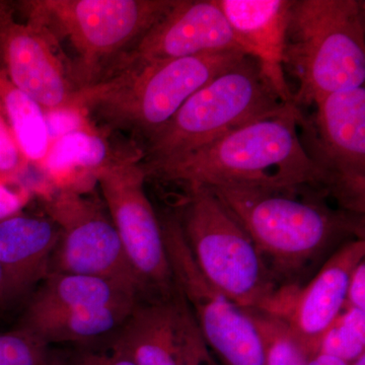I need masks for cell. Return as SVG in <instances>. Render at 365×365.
Wrapping results in <instances>:
<instances>
[{
  "label": "cell",
  "instance_id": "obj_30",
  "mask_svg": "<svg viewBox=\"0 0 365 365\" xmlns=\"http://www.w3.org/2000/svg\"><path fill=\"white\" fill-rule=\"evenodd\" d=\"M16 306L13 299V295L7 284L6 276L0 266V314L6 313L9 309Z\"/></svg>",
  "mask_w": 365,
  "mask_h": 365
},
{
  "label": "cell",
  "instance_id": "obj_1",
  "mask_svg": "<svg viewBox=\"0 0 365 365\" xmlns=\"http://www.w3.org/2000/svg\"><path fill=\"white\" fill-rule=\"evenodd\" d=\"M246 230L262 260L283 288L302 280L332 249L364 239V215L333 206L309 187L208 188Z\"/></svg>",
  "mask_w": 365,
  "mask_h": 365
},
{
  "label": "cell",
  "instance_id": "obj_16",
  "mask_svg": "<svg viewBox=\"0 0 365 365\" xmlns=\"http://www.w3.org/2000/svg\"><path fill=\"white\" fill-rule=\"evenodd\" d=\"M237 42L260 62L285 102H294L283 69L285 34L292 0H216Z\"/></svg>",
  "mask_w": 365,
  "mask_h": 365
},
{
  "label": "cell",
  "instance_id": "obj_23",
  "mask_svg": "<svg viewBox=\"0 0 365 365\" xmlns=\"http://www.w3.org/2000/svg\"><path fill=\"white\" fill-rule=\"evenodd\" d=\"M249 312L261 334L267 365H307L309 356L284 319Z\"/></svg>",
  "mask_w": 365,
  "mask_h": 365
},
{
  "label": "cell",
  "instance_id": "obj_9",
  "mask_svg": "<svg viewBox=\"0 0 365 365\" xmlns=\"http://www.w3.org/2000/svg\"><path fill=\"white\" fill-rule=\"evenodd\" d=\"M314 106L311 117L300 116L304 150L325 175L337 206L364 215L365 88L331 93Z\"/></svg>",
  "mask_w": 365,
  "mask_h": 365
},
{
  "label": "cell",
  "instance_id": "obj_6",
  "mask_svg": "<svg viewBox=\"0 0 365 365\" xmlns=\"http://www.w3.org/2000/svg\"><path fill=\"white\" fill-rule=\"evenodd\" d=\"M176 0H28L26 18L44 26L71 51L78 90L104 78Z\"/></svg>",
  "mask_w": 365,
  "mask_h": 365
},
{
  "label": "cell",
  "instance_id": "obj_4",
  "mask_svg": "<svg viewBox=\"0 0 365 365\" xmlns=\"http://www.w3.org/2000/svg\"><path fill=\"white\" fill-rule=\"evenodd\" d=\"M177 217L205 279L237 306L285 318L299 289L283 288L246 230L208 188L182 194Z\"/></svg>",
  "mask_w": 365,
  "mask_h": 365
},
{
  "label": "cell",
  "instance_id": "obj_32",
  "mask_svg": "<svg viewBox=\"0 0 365 365\" xmlns=\"http://www.w3.org/2000/svg\"></svg>",
  "mask_w": 365,
  "mask_h": 365
},
{
  "label": "cell",
  "instance_id": "obj_29",
  "mask_svg": "<svg viewBox=\"0 0 365 365\" xmlns=\"http://www.w3.org/2000/svg\"><path fill=\"white\" fill-rule=\"evenodd\" d=\"M21 206L20 197L0 182V222L18 215Z\"/></svg>",
  "mask_w": 365,
  "mask_h": 365
},
{
  "label": "cell",
  "instance_id": "obj_5",
  "mask_svg": "<svg viewBox=\"0 0 365 365\" xmlns=\"http://www.w3.org/2000/svg\"><path fill=\"white\" fill-rule=\"evenodd\" d=\"M283 69L297 81L292 101L299 109L364 86V1L292 0Z\"/></svg>",
  "mask_w": 365,
  "mask_h": 365
},
{
  "label": "cell",
  "instance_id": "obj_22",
  "mask_svg": "<svg viewBox=\"0 0 365 365\" xmlns=\"http://www.w3.org/2000/svg\"><path fill=\"white\" fill-rule=\"evenodd\" d=\"M73 349L48 345L14 327L0 332V365H67Z\"/></svg>",
  "mask_w": 365,
  "mask_h": 365
},
{
  "label": "cell",
  "instance_id": "obj_8",
  "mask_svg": "<svg viewBox=\"0 0 365 365\" xmlns=\"http://www.w3.org/2000/svg\"><path fill=\"white\" fill-rule=\"evenodd\" d=\"M44 207L59 230L49 274L104 278L146 299L104 202L85 190L66 185L45 198Z\"/></svg>",
  "mask_w": 365,
  "mask_h": 365
},
{
  "label": "cell",
  "instance_id": "obj_25",
  "mask_svg": "<svg viewBox=\"0 0 365 365\" xmlns=\"http://www.w3.org/2000/svg\"><path fill=\"white\" fill-rule=\"evenodd\" d=\"M28 165L0 103V182L13 181L25 172Z\"/></svg>",
  "mask_w": 365,
  "mask_h": 365
},
{
  "label": "cell",
  "instance_id": "obj_21",
  "mask_svg": "<svg viewBox=\"0 0 365 365\" xmlns=\"http://www.w3.org/2000/svg\"><path fill=\"white\" fill-rule=\"evenodd\" d=\"M128 157L143 155H116L105 134L93 126L69 132L53 140L42 165L54 175L81 170L93 176L106 165Z\"/></svg>",
  "mask_w": 365,
  "mask_h": 365
},
{
  "label": "cell",
  "instance_id": "obj_3",
  "mask_svg": "<svg viewBox=\"0 0 365 365\" xmlns=\"http://www.w3.org/2000/svg\"><path fill=\"white\" fill-rule=\"evenodd\" d=\"M246 55L212 53L122 69L79 88L69 108L107 130L127 132L141 150L197 90Z\"/></svg>",
  "mask_w": 365,
  "mask_h": 365
},
{
  "label": "cell",
  "instance_id": "obj_15",
  "mask_svg": "<svg viewBox=\"0 0 365 365\" xmlns=\"http://www.w3.org/2000/svg\"><path fill=\"white\" fill-rule=\"evenodd\" d=\"M365 260L364 239L343 244L300 288L285 318L309 359L318 354L319 342L344 309L353 271Z\"/></svg>",
  "mask_w": 365,
  "mask_h": 365
},
{
  "label": "cell",
  "instance_id": "obj_26",
  "mask_svg": "<svg viewBox=\"0 0 365 365\" xmlns=\"http://www.w3.org/2000/svg\"><path fill=\"white\" fill-rule=\"evenodd\" d=\"M67 365H136L123 350L116 347L109 339L91 347L73 348Z\"/></svg>",
  "mask_w": 365,
  "mask_h": 365
},
{
  "label": "cell",
  "instance_id": "obj_12",
  "mask_svg": "<svg viewBox=\"0 0 365 365\" xmlns=\"http://www.w3.org/2000/svg\"><path fill=\"white\" fill-rule=\"evenodd\" d=\"M0 66L19 90L45 114L68 109L78 91L61 50L44 26L16 21L11 4L0 1Z\"/></svg>",
  "mask_w": 365,
  "mask_h": 365
},
{
  "label": "cell",
  "instance_id": "obj_18",
  "mask_svg": "<svg viewBox=\"0 0 365 365\" xmlns=\"http://www.w3.org/2000/svg\"><path fill=\"white\" fill-rule=\"evenodd\" d=\"M135 306L88 307L31 313L23 312L16 327L48 345L91 347L119 330Z\"/></svg>",
  "mask_w": 365,
  "mask_h": 365
},
{
  "label": "cell",
  "instance_id": "obj_14",
  "mask_svg": "<svg viewBox=\"0 0 365 365\" xmlns=\"http://www.w3.org/2000/svg\"><path fill=\"white\" fill-rule=\"evenodd\" d=\"M196 325L188 304L177 288L165 299L139 300L109 341L126 352L136 365H185Z\"/></svg>",
  "mask_w": 365,
  "mask_h": 365
},
{
  "label": "cell",
  "instance_id": "obj_20",
  "mask_svg": "<svg viewBox=\"0 0 365 365\" xmlns=\"http://www.w3.org/2000/svg\"><path fill=\"white\" fill-rule=\"evenodd\" d=\"M0 103L21 153L29 163L42 165L52 143L44 110L9 81L1 66Z\"/></svg>",
  "mask_w": 365,
  "mask_h": 365
},
{
  "label": "cell",
  "instance_id": "obj_17",
  "mask_svg": "<svg viewBox=\"0 0 365 365\" xmlns=\"http://www.w3.org/2000/svg\"><path fill=\"white\" fill-rule=\"evenodd\" d=\"M58 240V227L48 217L16 215L0 222V266L16 304L47 277Z\"/></svg>",
  "mask_w": 365,
  "mask_h": 365
},
{
  "label": "cell",
  "instance_id": "obj_19",
  "mask_svg": "<svg viewBox=\"0 0 365 365\" xmlns=\"http://www.w3.org/2000/svg\"><path fill=\"white\" fill-rule=\"evenodd\" d=\"M141 297L111 280L79 274L50 273L26 300L25 312L135 306Z\"/></svg>",
  "mask_w": 365,
  "mask_h": 365
},
{
  "label": "cell",
  "instance_id": "obj_24",
  "mask_svg": "<svg viewBox=\"0 0 365 365\" xmlns=\"http://www.w3.org/2000/svg\"><path fill=\"white\" fill-rule=\"evenodd\" d=\"M351 364L365 353V312L344 309L319 342V352Z\"/></svg>",
  "mask_w": 365,
  "mask_h": 365
},
{
  "label": "cell",
  "instance_id": "obj_2",
  "mask_svg": "<svg viewBox=\"0 0 365 365\" xmlns=\"http://www.w3.org/2000/svg\"><path fill=\"white\" fill-rule=\"evenodd\" d=\"M302 110L289 103L278 114L244 125L185 155L141 163L146 181L182 189L217 186L309 187L331 196L325 175L304 150Z\"/></svg>",
  "mask_w": 365,
  "mask_h": 365
},
{
  "label": "cell",
  "instance_id": "obj_31",
  "mask_svg": "<svg viewBox=\"0 0 365 365\" xmlns=\"http://www.w3.org/2000/svg\"><path fill=\"white\" fill-rule=\"evenodd\" d=\"M351 365H365V353L364 354H362L359 359H357L354 362H352Z\"/></svg>",
  "mask_w": 365,
  "mask_h": 365
},
{
  "label": "cell",
  "instance_id": "obj_28",
  "mask_svg": "<svg viewBox=\"0 0 365 365\" xmlns=\"http://www.w3.org/2000/svg\"><path fill=\"white\" fill-rule=\"evenodd\" d=\"M185 365H217L199 331L198 326L194 329L190 338Z\"/></svg>",
  "mask_w": 365,
  "mask_h": 365
},
{
  "label": "cell",
  "instance_id": "obj_27",
  "mask_svg": "<svg viewBox=\"0 0 365 365\" xmlns=\"http://www.w3.org/2000/svg\"><path fill=\"white\" fill-rule=\"evenodd\" d=\"M344 309L365 312V260L353 271L348 284Z\"/></svg>",
  "mask_w": 365,
  "mask_h": 365
},
{
  "label": "cell",
  "instance_id": "obj_7",
  "mask_svg": "<svg viewBox=\"0 0 365 365\" xmlns=\"http://www.w3.org/2000/svg\"><path fill=\"white\" fill-rule=\"evenodd\" d=\"M289 103L280 97L260 62L246 55L182 105L143 144L140 162H160L185 155L244 125L278 114Z\"/></svg>",
  "mask_w": 365,
  "mask_h": 365
},
{
  "label": "cell",
  "instance_id": "obj_13",
  "mask_svg": "<svg viewBox=\"0 0 365 365\" xmlns=\"http://www.w3.org/2000/svg\"><path fill=\"white\" fill-rule=\"evenodd\" d=\"M220 52L247 54L216 0H176L106 76L130 67Z\"/></svg>",
  "mask_w": 365,
  "mask_h": 365
},
{
  "label": "cell",
  "instance_id": "obj_11",
  "mask_svg": "<svg viewBox=\"0 0 365 365\" xmlns=\"http://www.w3.org/2000/svg\"><path fill=\"white\" fill-rule=\"evenodd\" d=\"M143 157L115 160L95 173L113 225L146 299H165L176 292L162 225L148 194Z\"/></svg>",
  "mask_w": 365,
  "mask_h": 365
},
{
  "label": "cell",
  "instance_id": "obj_10",
  "mask_svg": "<svg viewBox=\"0 0 365 365\" xmlns=\"http://www.w3.org/2000/svg\"><path fill=\"white\" fill-rule=\"evenodd\" d=\"M160 220L175 284L188 304L209 350L223 365H267L263 340L251 313L205 279L177 216Z\"/></svg>",
  "mask_w": 365,
  "mask_h": 365
}]
</instances>
